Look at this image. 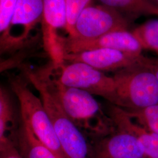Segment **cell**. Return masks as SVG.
Instances as JSON below:
<instances>
[{"label":"cell","instance_id":"9a60e30c","mask_svg":"<svg viewBox=\"0 0 158 158\" xmlns=\"http://www.w3.org/2000/svg\"><path fill=\"white\" fill-rule=\"evenodd\" d=\"M21 117H17L11 94L4 87L0 89V140L17 131Z\"/></svg>","mask_w":158,"mask_h":158},{"label":"cell","instance_id":"d6986e66","mask_svg":"<svg viewBox=\"0 0 158 158\" xmlns=\"http://www.w3.org/2000/svg\"><path fill=\"white\" fill-rule=\"evenodd\" d=\"M18 0H0V32L4 34L9 28L16 10Z\"/></svg>","mask_w":158,"mask_h":158},{"label":"cell","instance_id":"ffe728a7","mask_svg":"<svg viewBox=\"0 0 158 158\" xmlns=\"http://www.w3.org/2000/svg\"><path fill=\"white\" fill-rule=\"evenodd\" d=\"M0 158H23L11 139L6 137L0 140Z\"/></svg>","mask_w":158,"mask_h":158},{"label":"cell","instance_id":"52a82bcc","mask_svg":"<svg viewBox=\"0 0 158 158\" xmlns=\"http://www.w3.org/2000/svg\"><path fill=\"white\" fill-rule=\"evenodd\" d=\"M63 55L96 49H111L140 56L143 48L132 32L120 30L106 34L97 39L77 40L59 37Z\"/></svg>","mask_w":158,"mask_h":158},{"label":"cell","instance_id":"7a4b0ae2","mask_svg":"<svg viewBox=\"0 0 158 158\" xmlns=\"http://www.w3.org/2000/svg\"><path fill=\"white\" fill-rule=\"evenodd\" d=\"M23 73L38 92L66 158H93L90 140L68 117L38 69L23 66Z\"/></svg>","mask_w":158,"mask_h":158},{"label":"cell","instance_id":"7402d4cb","mask_svg":"<svg viewBox=\"0 0 158 158\" xmlns=\"http://www.w3.org/2000/svg\"><path fill=\"white\" fill-rule=\"evenodd\" d=\"M153 3L158 8V0H151Z\"/></svg>","mask_w":158,"mask_h":158},{"label":"cell","instance_id":"ba28073f","mask_svg":"<svg viewBox=\"0 0 158 158\" xmlns=\"http://www.w3.org/2000/svg\"><path fill=\"white\" fill-rule=\"evenodd\" d=\"M142 56L111 49H96L64 54L63 60L84 63L104 73H115L139 62Z\"/></svg>","mask_w":158,"mask_h":158},{"label":"cell","instance_id":"30bf717a","mask_svg":"<svg viewBox=\"0 0 158 158\" xmlns=\"http://www.w3.org/2000/svg\"><path fill=\"white\" fill-rule=\"evenodd\" d=\"M42 29L45 48L52 59L61 55L57 31L65 29L67 23L66 0H43Z\"/></svg>","mask_w":158,"mask_h":158},{"label":"cell","instance_id":"cb8c5ba5","mask_svg":"<svg viewBox=\"0 0 158 158\" xmlns=\"http://www.w3.org/2000/svg\"></svg>","mask_w":158,"mask_h":158},{"label":"cell","instance_id":"603a6c76","mask_svg":"<svg viewBox=\"0 0 158 158\" xmlns=\"http://www.w3.org/2000/svg\"><path fill=\"white\" fill-rule=\"evenodd\" d=\"M156 54H157V55H158V53H156Z\"/></svg>","mask_w":158,"mask_h":158},{"label":"cell","instance_id":"4fadbf2b","mask_svg":"<svg viewBox=\"0 0 158 158\" xmlns=\"http://www.w3.org/2000/svg\"><path fill=\"white\" fill-rule=\"evenodd\" d=\"M8 137L14 142L23 158H58L40 141L21 118L17 131Z\"/></svg>","mask_w":158,"mask_h":158},{"label":"cell","instance_id":"ac0fdd59","mask_svg":"<svg viewBox=\"0 0 158 158\" xmlns=\"http://www.w3.org/2000/svg\"><path fill=\"white\" fill-rule=\"evenodd\" d=\"M94 0H66L67 7V23L65 30L68 36H72L74 34L75 23L81 11Z\"/></svg>","mask_w":158,"mask_h":158},{"label":"cell","instance_id":"9c48e42d","mask_svg":"<svg viewBox=\"0 0 158 158\" xmlns=\"http://www.w3.org/2000/svg\"><path fill=\"white\" fill-rule=\"evenodd\" d=\"M91 143L93 158H147L135 137L117 127L111 134Z\"/></svg>","mask_w":158,"mask_h":158},{"label":"cell","instance_id":"44dd1931","mask_svg":"<svg viewBox=\"0 0 158 158\" xmlns=\"http://www.w3.org/2000/svg\"><path fill=\"white\" fill-rule=\"evenodd\" d=\"M141 62L153 72L158 79V57H149L142 55Z\"/></svg>","mask_w":158,"mask_h":158},{"label":"cell","instance_id":"7c38bea8","mask_svg":"<svg viewBox=\"0 0 158 158\" xmlns=\"http://www.w3.org/2000/svg\"><path fill=\"white\" fill-rule=\"evenodd\" d=\"M43 8V0H18L10 27L4 34L1 35L0 38L5 37L16 28H21L18 46V49L21 48L26 44L32 30L38 23L42 22Z\"/></svg>","mask_w":158,"mask_h":158},{"label":"cell","instance_id":"8992f818","mask_svg":"<svg viewBox=\"0 0 158 158\" xmlns=\"http://www.w3.org/2000/svg\"><path fill=\"white\" fill-rule=\"evenodd\" d=\"M129 23V20L118 12L92 2L80 13L75 23L73 35L69 37L94 40L111 32L128 30Z\"/></svg>","mask_w":158,"mask_h":158},{"label":"cell","instance_id":"277c9868","mask_svg":"<svg viewBox=\"0 0 158 158\" xmlns=\"http://www.w3.org/2000/svg\"><path fill=\"white\" fill-rule=\"evenodd\" d=\"M113 77L116 85L114 106L137 111L158 104V79L141 60L114 73Z\"/></svg>","mask_w":158,"mask_h":158},{"label":"cell","instance_id":"5b68a950","mask_svg":"<svg viewBox=\"0 0 158 158\" xmlns=\"http://www.w3.org/2000/svg\"><path fill=\"white\" fill-rule=\"evenodd\" d=\"M47 66L51 75L63 85L102 97L109 103L115 104L116 85L113 76L79 62H52Z\"/></svg>","mask_w":158,"mask_h":158},{"label":"cell","instance_id":"5bb4252c","mask_svg":"<svg viewBox=\"0 0 158 158\" xmlns=\"http://www.w3.org/2000/svg\"><path fill=\"white\" fill-rule=\"evenodd\" d=\"M118 12L128 19L158 15V8L151 0H94Z\"/></svg>","mask_w":158,"mask_h":158},{"label":"cell","instance_id":"2e32d148","mask_svg":"<svg viewBox=\"0 0 158 158\" xmlns=\"http://www.w3.org/2000/svg\"><path fill=\"white\" fill-rule=\"evenodd\" d=\"M143 49L158 52V20L152 19L143 23L132 31Z\"/></svg>","mask_w":158,"mask_h":158},{"label":"cell","instance_id":"8fae6325","mask_svg":"<svg viewBox=\"0 0 158 158\" xmlns=\"http://www.w3.org/2000/svg\"><path fill=\"white\" fill-rule=\"evenodd\" d=\"M115 127L134 136L147 158H158V135L130 117L123 109L110 103L106 111Z\"/></svg>","mask_w":158,"mask_h":158},{"label":"cell","instance_id":"3957f363","mask_svg":"<svg viewBox=\"0 0 158 158\" xmlns=\"http://www.w3.org/2000/svg\"><path fill=\"white\" fill-rule=\"evenodd\" d=\"M9 84L17 97L21 118L28 125L37 138L58 158H67L57 138L50 117L40 97L29 87L30 83L24 76H10Z\"/></svg>","mask_w":158,"mask_h":158},{"label":"cell","instance_id":"e0dca14e","mask_svg":"<svg viewBox=\"0 0 158 158\" xmlns=\"http://www.w3.org/2000/svg\"><path fill=\"white\" fill-rule=\"evenodd\" d=\"M125 111L137 123L158 135V104L141 110Z\"/></svg>","mask_w":158,"mask_h":158},{"label":"cell","instance_id":"6da1fadb","mask_svg":"<svg viewBox=\"0 0 158 158\" xmlns=\"http://www.w3.org/2000/svg\"><path fill=\"white\" fill-rule=\"evenodd\" d=\"M38 70L68 117L91 142L115 130L113 120L93 95L61 84L51 75L47 66Z\"/></svg>","mask_w":158,"mask_h":158}]
</instances>
